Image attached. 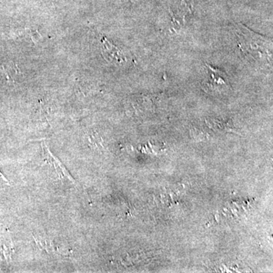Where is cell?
I'll use <instances>...</instances> for the list:
<instances>
[{"mask_svg":"<svg viewBox=\"0 0 273 273\" xmlns=\"http://www.w3.org/2000/svg\"><path fill=\"white\" fill-rule=\"evenodd\" d=\"M207 76L204 85L205 90L209 91H223L230 88L228 76L225 72L218 69L213 68L207 64Z\"/></svg>","mask_w":273,"mask_h":273,"instance_id":"6da1fadb","label":"cell"},{"mask_svg":"<svg viewBox=\"0 0 273 273\" xmlns=\"http://www.w3.org/2000/svg\"><path fill=\"white\" fill-rule=\"evenodd\" d=\"M100 51L104 59L113 65H124L128 61V57L123 50L104 37L100 39Z\"/></svg>","mask_w":273,"mask_h":273,"instance_id":"7a4b0ae2","label":"cell"},{"mask_svg":"<svg viewBox=\"0 0 273 273\" xmlns=\"http://www.w3.org/2000/svg\"><path fill=\"white\" fill-rule=\"evenodd\" d=\"M43 149H44V151H45L47 153V156H48V159H50V161H51L53 162V165H54L55 168L57 170L58 174L60 176L61 178L67 177L71 181V182H73L74 184H76L75 180H74L73 178L71 176L70 173L68 172V170L65 168L63 165H62V162L56 157V156H53L51 152L49 150L48 147L46 145V144L42 143Z\"/></svg>","mask_w":273,"mask_h":273,"instance_id":"3957f363","label":"cell"},{"mask_svg":"<svg viewBox=\"0 0 273 273\" xmlns=\"http://www.w3.org/2000/svg\"><path fill=\"white\" fill-rule=\"evenodd\" d=\"M3 71L6 81L11 84L16 82L18 81V78H20V75H21L19 69L14 63L6 64V65H3Z\"/></svg>","mask_w":273,"mask_h":273,"instance_id":"277c9868","label":"cell"},{"mask_svg":"<svg viewBox=\"0 0 273 273\" xmlns=\"http://www.w3.org/2000/svg\"><path fill=\"white\" fill-rule=\"evenodd\" d=\"M0 179H2V180L4 181V182H8L7 179H6V178L3 176V175L1 173H0Z\"/></svg>","mask_w":273,"mask_h":273,"instance_id":"5b68a950","label":"cell"}]
</instances>
